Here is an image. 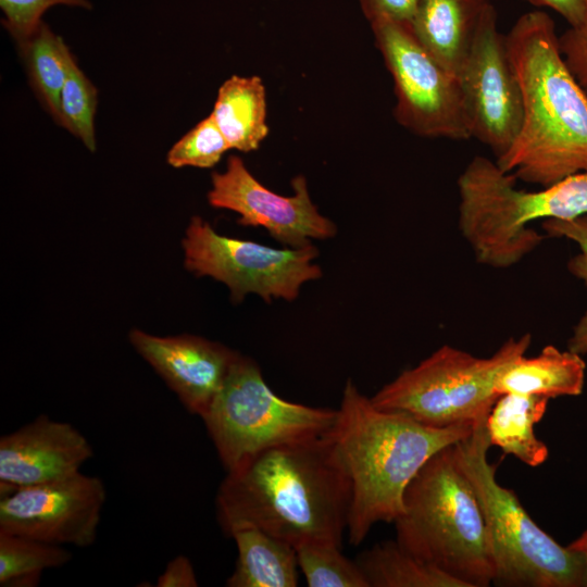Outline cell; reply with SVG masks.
Masks as SVG:
<instances>
[{
  "mask_svg": "<svg viewBox=\"0 0 587 587\" xmlns=\"http://www.w3.org/2000/svg\"><path fill=\"white\" fill-rule=\"evenodd\" d=\"M491 5L489 0H421L409 25L424 49L458 76Z\"/></svg>",
  "mask_w": 587,
  "mask_h": 587,
  "instance_id": "obj_16",
  "label": "cell"
},
{
  "mask_svg": "<svg viewBox=\"0 0 587 587\" xmlns=\"http://www.w3.org/2000/svg\"><path fill=\"white\" fill-rule=\"evenodd\" d=\"M583 355L548 345L534 357H519L497 377L496 391L548 399L579 396L585 385Z\"/></svg>",
  "mask_w": 587,
  "mask_h": 587,
  "instance_id": "obj_17",
  "label": "cell"
},
{
  "mask_svg": "<svg viewBox=\"0 0 587 587\" xmlns=\"http://www.w3.org/2000/svg\"><path fill=\"white\" fill-rule=\"evenodd\" d=\"M355 561L370 587H464L397 540L379 542L361 552Z\"/></svg>",
  "mask_w": 587,
  "mask_h": 587,
  "instance_id": "obj_21",
  "label": "cell"
},
{
  "mask_svg": "<svg viewBox=\"0 0 587 587\" xmlns=\"http://www.w3.org/2000/svg\"><path fill=\"white\" fill-rule=\"evenodd\" d=\"M458 224L476 261L495 268L515 265L545 235L529 227L542 220L587 214V172L527 191L496 161L477 155L458 178Z\"/></svg>",
  "mask_w": 587,
  "mask_h": 587,
  "instance_id": "obj_5",
  "label": "cell"
},
{
  "mask_svg": "<svg viewBox=\"0 0 587 587\" xmlns=\"http://www.w3.org/2000/svg\"><path fill=\"white\" fill-rule=\"evenodd\" d=\"M298 564L309 587H370L357 561L328 542H307L296 548Z\"/></svg>",
  "mask_w": 587,
  "mask_h": 587,
  "instance_id": "obj_24",
  "label": "cell"
},
{
  "mask_svg": "<svg viewBox=\"0 0 587 587\" xmlns=\"http://www.w3.org/2000/svg\"><path fill=\"white\" fill-rule=\"evenodd\" d=\"M569 547L580 552L587 560V529L577 539L572 541Z\"/></svg>",
  "mask_w": 587,
  "mask_h": 587,
  "instance_id": "obj_33",
  "label": "cell"
},
{
  "mask_svg": "<svg viewBox=\"0 0 587 587\" xmlns=\"http://www.w3.org/2000/svg\"><path fill=\"white\" fill-rule=\"evenodd\" d=\"M210 115L230 149L257 150L268 134L265 87L261 78L229 77L220 87Z\"/></svg>",
  "mask_w": 587,
  "mask_h": 587,
  "instance_id": "obj_20",
  "label": "cell"
},
{
  "mask_svg": "<svg viewBox=\"0 0 587 587\" xmlns=\"http://www.w3.org/2000/svg\"><path fill=\"white\" fill-rule=\"evenodd\" d=\"M96 105L97 89L73 58L60 95L57 123L78 137L91 152L96 150L93 127Z\"/></svg>",
  "mask_w": 587,
  "mask_h": 587,
  "instance_id": "obj_25",
  "label": "cell"
},
{
  "mask_svg": "<svg viewBox=\"0 0 587 587\" xmlns=\"http://www.w3.org/2000/svg\"><path fill=\"white\" fill-rule=\"evenodd\" d=\"M541 227L546 235L563 237L578 246V253L567 262L569 272L587 285V214L574 220H546ZM567 349L580 355L587 354V311L573 328Z\"/></svg>",
  "mask_w": 587,
  "mask_h": 587,
  "instance_id": "obj_27",
  "label": "cell"
},
{
  "mask_svg": "<svg viewBox=\"0 0 587 587\" xmlns=\"http://www.w3.org/2000/svg\"><path fill=\"white\" fill-rule=\"evenodd\" d=\"M452 446L429 458L408 485L394 522L396 540L464 587H488L494 562L486 522Z\"/></svg>",
  "mask_w": 587,
  "mask_h": 587,
  "instance_id": "obj_4",
  "label": "cell"
},
{
  "mask_svg": "<svg viewBox=\"0 0 587 587\" xmlns=\"http://www.w3.org/2000/svg\"><path fill=\"white\" fill-rule=\"evenodd\" d=\"M458 77L471 137L500 159L521 130L523 95L494 5L485 13Z\"/></svg>",
  "mask_w": 587,
  "mask_h": 587,
  "instance_id": "obj_11",
  "label": "cell"
},
{
  "mask_svg": "<svg viewBox=\"0 0 587 587\" xmlns=\"http://www.w3.org/2000/svg\"><path fill=\"white\" fill-rule=\"evenodd\" d=\"M129 340L185 409L200 419L239 355L224 345L191 335L159 337L133 329Z\"/></svg>",
  "mask_w": 587,
  "mask_h": 587,
  "instance_id": "obj_14",
  "label": "cell"
},
{
  "mask_svg": "<svg viewBox=\"0 0 587 587\" xmlns=\"http://www.w3.org/2000/svg\"><path fill=\"white\" fill-rule=\"evenodd\" d=\"M474 425L434 428L380 410L348 379L328 435L351 485L349 542L360 545L379 522L394 523L421 467L439 450L466 438Z\"/></svg>",
  "mask_w": 587,
  "mask_h": 587,
  "instance_id": "obj_3",
  "label": "cell"
},
{
  "mask_svg": "<svg viewBox=\"0 0 587 587\" xmlns=\"http://www.w3.org/2000/svg\"><path fill=\"white\" fill-rule=\"evenodd\" d=\"M18 47L35 92L57 122L60 95L67 78L73 55L63 39L43 22Z\"/></svg>",
  "mask_w": 587,
  "mask_h": 587,
  "instance_id": "obj_22",
  "label": "cell"
},
{
  "mask_svg": "<svg viewBox=\"0 0 587 587\" xmlns=\"http://www.w3.org/2000/svg\"><path fill=\"white\" fill-rule=\"evenodd\" d=\"M534 5L546 7L560 14L571 27L580 25L587 17V0H527Z\"/></svg>",
  "mask_w": 587,
  "mask_h": 587,
  "instance_id": "obj_32",
  "label": "cell"
},
{
  "mask_svg": "<svg viewBox=\"0 0 587 587\" xmlns=\"http://www.w3.org/2000/svg\"><path fill=\"white\" fill-rule=\"evenodd\" d=\"M57 4L91 8L88 0H0L3 25L20 45L38 29L42 14Z\"/></svg>",
  "mask_w": 587,
  "mask_h": 587,
  "instance_id": "obj_28",
  "label": "cell"
},
{
  "mask_svg": "<svg viewBox=\"0 0 587 587\" xmlns=\"http://www.w3.org/2000/svg\"><path fill=\"white\" fill-rule=\"evenodd\" d=\"M198 579L189 558L179 554L174 557L158 576V587H197Z\"/></svg>",
  "mask_w": 587,
  "mask_h": 587,
  "instance_id": "obj_31",
  "label": "cell"
},
{
  "mask_svg": "<svg viewBox=\"0 0 587 587\" xmlns=\"http://www.w3.org/2000/svg\"><path fill=\"white\" fill-rule=\"evenodd\" d=\"M559 42L567 67L587 95V17L561 34Z\"/></svg>",
  "mask_w": 587,
  "mask_h": 587,
  "instance_id": "obj_29",
  "label": "cell"
},
{
  "mask_svg": "<svg viewBox=\"0 0 587 587\" xmlns=\"http://www.w3.org/2000/svg\"><path fill=\"white\" fill-rule=\"evenodd\" d=\"M371 27L394 79L397 122L422 137L472 138L459 77L424 49L408 23L379 22Z\"/></svg>",
  "mask_w": 587,
  "mask_h": 587,
  "instance_id": "obj_10",
  "label": "cell"
},
{
  "mask_svg": "<svg viewBox=\"0 0 587 587\" xmlns=\"http://www.w3.org/2000/svg\"><path fill=\"white\" fill-rule=\"evenodd\" d=\"M92 455L91 444L74 425L40 414L0 437V498L75 474Z\"/></svg>",
  "mask_w": 587,
  "mask_h": 587,
  "instance_id": "obj_15",
  "label": "cell"
},
{
  "mask_svg": "<svg viewBox=\"0 0 587 587\" xmlns=\"http://www.w3.org/2000/svg\"><path fill=\"white\" fill-rule=\"evenodd\" d=\"M107 499L100 477L80 471L0 498V533L59 546L93 545Z\"/></svg>",
  "mask_w": 587,
  "mask_h": 587,
  "instance_id": "obj_12",
  "label": "cell"
},
{
  "mask_svg": "<svg viewBox=\"0 0 587 587\" xmlns=\"http://www.w3.org/2000/svg\"><path fill=\"white\" fill-rule=\"evenodd\" d=\"M185 267L197 277L224 283L234 303L247 294L295 300L301 286L322 276L313 262L319 255L312 243L302 248L276 249L250 240L218 235L200 216H192L183 239Z\"/></svg>",
  "mask_w": 587,
  "mask_h": 587,
  "instance_id": "obj_9",
  "label": "cell"
},
{
  "mask_svg": "<svg viewBox=\"0 0 587 587\" xmlns=\"http://www.w3.org/2000/svg\"><path fill=\"white\" fill-rule=\"evenodd\" d=\"M421 0H360L370 24L379 22L410 23Z\"/></svg>",
  "mask_w": 587,
  "mask_h": 587,
  "instance_id": "obj_30",
  "label": "cell"
},
{
  "mask_svg": "<svg viewBox=\"0 0 587 587\" xmlns=\"http://www.w3.org/2000/svg\"><path fill=\"white\" fill-rule=\"evenodd\" d=\"M487 416L477 421L472 433L452 448L484 514L494 562L492 584L587 587L586 558L557 542L529 516L515 492L498 483L497 466L487 459Z\"/></svg>",
  "mask_w": 587,
  "mask_h": 587,
  "instance_id": "obj_6",
  "label": "cell"
},
{
  "mask_svg": "<svg viewBox=\"0 0 587 587\" xmlns=\"http://www.w3.org/2000/svg\"><path fill=\"white\" fill-rule=\"evenodd\" d=\"M505 39L523 95V122L497 164L540 187L587 172V95L563 59L553 20L527 12Z\"/></svg>",
  "mask_w": 587,
  "mask_h": 587,
  "instance_id": "obj_2",
  "label": "cell"
},
{
  "mask_svg": "<svg viewBox=\"0 0 587 587\" xmlns=\"http://www.w3.org/2000/svg\"><path fill=\"white\" fill-rule=\"evenodd\" d=\"M549 400L517 394L499 396L486 420L490 446L532 467L545 463L549 449L537 438L534 426L544 417Z\"/></svg>",
  "mask_w": 587,
  "mask_h": 587,
  "instance_id": "obj_19",
  "label": "cell"
},
{
  "mask_svg": "<svg viewBox=\"0 0 587 587\" xmlns=\"http://www.w3.org/2000/svg\"><path fill=\"white\" fill-rule=\"evenodd\" d=\"M72 558L64 546L0 533V586H37L45 570L61 567Z\"/></svg>",
  "mask_w": 587,
  "mask_h": 587,
  "instance_id": "obj_23",
  "label": "cell"
},
{
  "mask_svg": "<svg viewBox=\"0 0 587 587\" xmlns=\"http://www.w3.org/2000/svg\"><path fill=\"white\" fill-rule=\"evenodd\" d=\"M230 149L211 115L185 134L167 153V163L174 167H212Z\"/></svg>",
  "mask_w": 587,
  "mask_h": 587,
  "instance_id": "obj_26",
  "label": "cell"
},
{
  "mask_svg": "<svg viewBox=\"0 0 587 587\" xmlns=\"http://www.w3.org/2000/svg\"><path fill=\"white\" fill-rule=\"evenodd\" d=\"M530 344V334L511 337L488 358L444 345L382 387L371 401L434 428L474 424L489 414L499 398L500 372L525 354Z\"/></svg>",
  "mask_w": 587,
  "mask_h": 587,
  "instance_id": "obj_7",
  "label": "cell"
},
{
  "mask_svg": "<svg viewBox=\"0 0 587 587\" xmlns=\"http://www.w3.org/2000/svg\"><path fill=\"white\" fill-rule=\"evenodd\" d=\"M294 195H277L263 186L237 155L227 160L225 172L212 173L208 201L213 208L240 215L243 226H261L289 248L311 245L312 239L334 237L337 227L322 215L312 202L302 175L291 180Z\"/></svg>",
  "mask_w": 587,
  "mask_h": 587,
  "instance_id": "obj_13",
  "label": "cell"
},
{
  "mask_svg": "<svg viewBox=\"0 0 587 587\" xmlns=\"http://www.w3.org/2000/svg\"><path fill=\"white\" fill-rule=\"evenodd\" d=\"M336 416L337 409L278 397L259 365L239 354L201 420L228 472L262 450L326 434Z\"/></svg>",
  "mask_w": 587,
  "mask_h": 587,
  "instance_id": "obj_8",
  "label": "cell"
},
{
  "mask_svg": "<svg viewBox=\"0 0 587 587\" xmlns=\"http://www.w3.org/2000/svg\"><path fill=\"white\" fill-rule=\"evenodd\" d=\"M350 505V480L328 432L260 451L226 472L215 497L226 535L253 526L295 548L341 547Z\"/></svg>",
  "mask_w": 587,
  "mask_h": 587,
  "instance_id": "obj_1",
  "label": "cell"
},
{
  "mask_svg": "<svg viewBox=\"0 0 587 587\" xmlns=\"http://www.w3.org/2000/svg\"><path fill=\"white\" fill-rule=\"evenodd\" d=\"M237 547L234 572L226 579L228 587H296L298 555L296 548L262 529L245 526L234 529Z\"/></svg>",
  "mask_w": 587,
  "mask_h": 587,
  "instance_id": "obj_18",
  "label": "cell"
}]
</instances>
